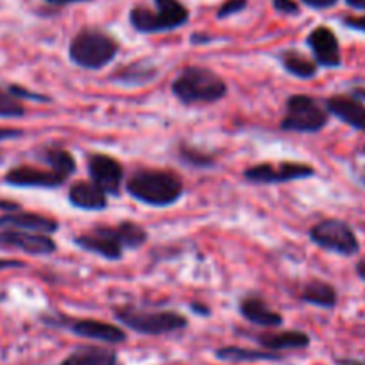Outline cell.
I'll return each instance as SVG.
<instances>
[{
  "mask_svg": "<svg viewBox=\"0 0 365 365\" xmlns=\"http://www.w3.org/2000/svg\"><path fill=\"white\" fill-rule=\"evenodd\" d=\"M4 182L8 187L15 188H43V190H54L65 185V179L59 178L51 168L31 167V165H19L9 168L4 174Z\"/></svg>",
  "mask_w": 365,
  "mask_h": 365,
  "instance_id": "13",
  "label": "cell"
},
{
  "mask_svg": "<svg viewBox=\"0 0 365 365\" xmlns=\"http://www.w3.org/2000/svg\"><path fill=\"white\" fill-rule=\"evenodd\" d=\"M188 307H190V310L194 312L195 315H199V317H210V315H212V308H210L208 304L201 303V301H194V303H190Z\"/></svg>",
  "mask_w": 365,
  "mask_h": 365,
  "instance_id": "34",
  "label": "cell"
},
{
  "mask_svg": "<svg viewBox=\"0 0 365 365\" xmlns=\"http://www.w3.org/2000/svg\"><path fill=\"white\" fill-rule=\"evenodd\" d=\"M349 96H353L354 99L365 103V84H358V86H353L349 91Z\"/></svg>",
  "mask_w": 365,
  "mask_h": 365,
  "instance_id": "40",
  "label": "cell"
},
{
  "mask_svg": "<svg viewBox=\"0 0 365 365\" xmlns=\"http://www.w3.org/2000/svg\"><path fill=\"white\" fill-rule=\"evenodd\" d=\"M115 230H117L118 240L122 242L125 251L142 247L149 240V233H147L145 227L135 220H122V222L115 224Z\"/></svg>",
  "mask_w": 365,
  "mask_h": 365,
  "instance_id": "27",
  "label": "cell"
},
{
  "mask_svg": "<svg viewBox=\"0 0 365 365\" xmlns=\"http://www.w3.org/2000/svg\"><path fill=\"white\" fill-rule=\"evenodd\" d=\"M262 349L283 353V351L307 349L312 344V336L301 329H285V331H263L252 335Z\"/></svg>",
  "mask_w": 365,
  "mask_h": 365,
  "instance_id": "18",
  "label": "cell"
},
{
  "mask_svg": "<svg viewBox=\"0 0 365 365\" xmlns=\"http://www.w3.org/2000/svg\"><path fill=\"white\" fill-rule=\"evenodd\" d=\"M215 358L230 364H245V361H282L285 354L267 349H252V347L224 346L215 349Z\"/></svg>",
  "mask_w": 365,
  "mask_h": 365,
  "instance_id": "23",
  "label": "cell"
},
{
  "mask_svg": "<svg viewBox=\"0 0 365 365\" xmlns=\"http://www.w3.org/2000/svg\"><path fill=\"white\" fill-rule=\"evenodd\" d=\"M120 43L99 27H83L70 40L68 59L83 70H103L117 58Z\"/></svg>",
  "mask_w": 365,
  "mask_h": 365,
  "instance_id": "3",
  "label": "cell"
},
{
  "mask_svg": "<svg viewBox=\"0 0 365 365\" xmlns=\"http://www.w3.org/2000/svg\"><path fill=\"white\" fill-rule=\"evenodd\" d=\"M59 365H118V353L111 346L83 344L73 347Z\"/></svg>",
  "mask_w": 365,
  "mask_h": 365,
  "instance_id": "21",
  "label": "cell"
},
{
  "mask_svg": "<svg viewBox=\"0 0 365 365\" xmlns=\"http://www.w3.org/2000/svg\"><path fill=\"white\" fill-rule=\"evenodd\" d=\"M324 106L328 113L339 118L340 122L356 131L365 133V104L361 101L354 99L353 96L339 93V96L328 97L324 101Z\"/></svg>",
  "mask_w": 365,
  "mask_h": 365,
  "instance_id": "17",
  "label": "cell"
},
{
  "mask_svg": "<svg viewBox=\"0 0 365 365\" xmlns=\"http://www.w3.org/2000/svg\"><path fill=\"white\" fill-rule=\"evenodd\" d=\"M83 2H88V0H45V4H48L51 8H65V6L83 4Z\"/></svg>",
  "mask_w": 365,
  "mask_h": 365,
  "instance_id": "36",
  "label": "cell"
},
{
  "mask_svg": "<svg viewBox=\"0 0 365 365\" xmlns=\"http://www.w3.org/2000/svg\"><path fill=\"white\" fill-rule=\"evenodd\" d=\"M36 156L38 160L43 161L52 172H56V174H58L59 178L65 179V181L76 174L77 161L70 150L61 149V147L58 145H48V147H43Z\"/></svg>",
  "mask_w": 365,
  "mask_h": 365,
  "instance_id": "24",
  "label": "cell"
},
{
  "mask_svg": "<svg viewBox=\"0 0 365 365\" xmlns=\"http://www.w3.org/2000/svg\"><path fill=\"white\" fill-rule=\"evenodd\" d=\"M278 59L283 70L292 77H297V79H314L319 72V65L315 63V59L307 58L303 52L296 51V48H287V51L279 52Z\"/></svg>",
  "mask_w": 365,
  "mask_h": 365,
  "instance_id": "25",
  "label": "cell"
},
{
  "mask_svg": "<svg viewBox=\"0 0 365 365\" xmlns=\"http://www.w3.org/2000/svg\"><path fill=\"white\" fill-rule=\"evenodd\" d=\"M125 192L135 201L153 208H168L181 201L185 182L163 168H138L125 181Z\"/></svg>",
  "mask_w": 365,
  "mask_h": 365,
  "instance_id": "1",
  "label": "cell"
},
{
  "mask_svg": "<svg viewBox=\"0 0 365 365\" xmlns=\"http://www.w3.org/2000/svg\"><path fill=\"white\" fill-rule=\"evenodd\" d=\"M6 297H8V296H6L4 292H0V303H2V301H6Z\"/></svg>",
  "mask_w": 365,
  "mask_h": 365,
  "instance_id": "44",
  "label": "cell"
},
{
  "mask_svg": "<svg viewBox=\"0 0 365 365\" xmlns=\"http://www.w3.org/2000/svg\"><path fill=\"white\" fill-rule=\"evenodd\" d=\"M315 168L299 161H283V163H258L244 170V179L252 185H282V182L301 181L314 178Z\"/></svg>",
  "mask_w": 365,
  "mask_h": 365,
  "instance_id": "9",
  "label": "cell"
},
{
  "mask_svg": "<svg viewBox=\"0 0 365 365\" xmlns=\"http://www.w3.org/2000/svg\"><path fill=\"white\" fill-rule=\"evenodd\" d=\"M299 299L322 310H333L339 304V292L335 287L322 279H310L299 292Z\"/></svg>",
  "mask_w": 365,
  "mask_h": 365,
  "instance_id": "22",
  "label": "cell"
},
{
  "mask_svg": "<svg viewBox=\"0 0 365 365\" xmlns=\"http://www.w3.org/2000/svg\"><path fill=\"white\" fill-rule=\"evenodd\" d=\"M8 91L11 96H15L16 99H27V101H34V103H51V97L43 96V93H36V91H31L27 88L20 86V84H9Z\"/></svg>",
  "mask_w": 365,
  "mask_h": 365,
  "instance_id": "29",
  "label": "cell"
},
{
  "mask_svg": "<svg viewBox=\"0 0 365 365\" xmlns=\"http://www.w3.org/2000/svg\"><path fill=\"white\" fill-rule=\"evenodd\" d=\"M190 41H192V45H205V43H210V41H212V36H210V34L194 33L190 36Z\"/></svg>",
  "mask_w": 365,
  "mask_h": 365,
  "instance_id": "38",
  "label": "cell"
},
{
  "mask_svg": "<svg viewBox=\"0 0 365 365\" xmlns=\"http://www.w3.org/2000/svg\"><path fill=\"white\" fill-rule=\"evenodd\" d=\"M20 205L15 201H8V199H0V212H6V213H13V212H19Z\"/></svg>",
  "mask_w": 365,
  "mask_h": 365,
  "instance_id": "37",
  "label": "cell"
},
{
  "mask_svg": "<svg viewBox=\"0 0 365 365\" xmlns=\"http://www.w3.org/2000/svg\"><path fill=\"white\" fill-rule=\"evenodd\" d=\"M24 265H26V263L19 262V259H0V270L20 269V267H24Z\"/></svg>",
  "mask_w": 365,
  "mask_h": 365,
  "instance_id": "39",
  "label": "cell"
},
{
  "mask_svg": "<svg viewBox=\"0 0 365 365\" xmlns=\"http://www.w3.org/2000/svg\"><path fill=\"white\" fill-rule=\"evenodd\" d=\"M156 9L135 6L129 11V24L140 34L170 33L187 26L190 11L181 0H154Z\"/></svg>",
  "mask_w": 365,
  "mask_h": 365,
  "instance_id": "4",
  "label": "cell"
},
{
  "mask_svg": "<svg viewBox=\"0 0 365 365\" xmlns=\"http://www.w3.org/2000/svg\"><path fill=\"white\" fill-rule=\"evenodd\" d=\"M308 238L312 244L324 251L335 252L340 256H354L360 252V242L353 227L340 219H324L314 224L308 231Z\"/></svg>",
  "mask_w": 365,
  "mask_h": 365,
  "instance_id": "8",
  "label": "cell"
},
{
  "mask_svg": "<svg viewBox=\"0 0 365 365\" xmlns=\"http://www.w3.org/2000/svg\"><path fill=\"white\" fill-rule=\"evenodd\" d=\"M72 242L83 251L101 256L108 262H120L124 258V245L118 240L115 226L110 224H96L91 230L76 235Z\"/></svg>",
  "mask_w": 365,
  "mask_h": 365,
  "instance_id": "10",
  "label": "cell"
},
{
  "mask_svg": "<svg viewBox=\"0 0 365 365\" xmlns=\"http://www.w3.org/2000/svg\"><path fill=\"white\" fill-rule=\"evenodd\" d=\"M158 76H160V68L153 61L140 59V61H133L128 63V65L118 66L115 72H111L110 81L113 84L133 88L150 84L154 79H158Z\"/></svg>",
  "mask_w": 365,
  "mask_h": 365,
  "instance_id": "20",
  "label": "cell"
},
{
  "mask_svg": "<svg viewBox=\"0 0 365 365\" xmlns=\"http://www.w3.org/2000/svg\"><path fill=\"white\" fill-rule=\"evenodd\" d=\"M41 321L51 328L68 329L70 333L81 336V339L96 340V342L108 344V346H118L128 340V333L120 326L99 321V319H73L56 312L51 315H41Z\"/></svg>",
  "mask_w": 365,
  "mask_h": 365,
  "instance_id": "7",
  "label": "cell"
},
{
  "mask_svg": "<svg viewBox=\"0 0 365 365\" xmlns=\"http://www.w3.org/2000/svg\"><path fill=\"white\" fill-rule=\"evenodd\" d=\"M307 45L314 54L315 63L322 68H339L342 65V51L336 34L326 26H319L307 36Z\"/></svg>",
  "mask_w": 365,
  "mask_h": 365,
  "instance_id": "14",
  "label": "cell"
},
{
  "mask_svg": "<svg viewBox=\"0 0 365 365\" xmlns=\"http://www.w3.org/2000/svg\"><path fill=\"white\" fill-rule=\"evenodd\" d=\"M170 90L175 99L185 106L213 104L227 96V83L208 66L190 65L175 76Z\"/></svg>",
  "mask_w": 365,
  "mask_h": 365,
  "instance_id": "2",
  "label": "cell"
},
{
  "mask_svg": "<svg viewBox=\"0 0 365 365\" xmlns=\"http://www.w3.org/2000/svg\"><path fill=\"white\" fill-rule=\"evenodd\" d=\"M238 314L249 322V324L259 326V328H278L283 324V315L272 310L258 294H247L238 301Z\"/></svg>",
  "mask_w": 365,
  "mask_h": 365,
  "instance_id": "15",
  "label": "cell"
},
{
  "mask_svg": "<svg viewBox=\"0 0 365 365\" xmlns=\"http://www.w3.org/2000/svg\"><path fill=\"white\" fill-rule=\"evenodd\" d=\"M24 135L22 129H13V128H0V142L6 140H16Z\"/></svg>",
  "mask_w": 365,
  "mask_h": 365,
  "instance_id": "35",
  "label": "cell"
},
{
  "mask_svg": "<svg viewBox=\"0 0 365 365\" xmlns=\"http://www.w3.org/2000/svg\"><path fill=\"white\" fill-rule=\"evenodd\" d=\"M58 244L51 235L20 230H0V251H22L31 256H48L56 252Z\"/></svg>",
  "mask_w": 365,
  "mask_h": 365,
  "instance_id": "12",
  "label": "cell"
},
{
  "mask_svg": "<svg viewBox=\"0 0 365 365\" xmlns=\"http://www.w3.org/2000/svg\"><path fill=\"white\" fill-rule=\"evenodd\" d=\"M247 0H226L220 4V8L217 9V19L224 20V19H230V16L238 15V13L244 11L247 8Z\"/></svg>",
  "mask_w": 365,
  "mask_h": 365,
  "instance_id": "30",
  "label": "cell"
},
{
  "mask_svg": "<svg viewBox=\"0 0 365 365\" xmlns=\"http://www.w3.org/2000/svg\"><path fill=\"white\" fill-rule=\"evenodd\" d=\"M272 8L282 15H299L301 6L297 4V0H272Z\"/></svg>",
  "mask_w": 365,
  "mask_h": 365,
  "instance_id": "31",
  "label": "cell"
},
{
  "mask_svg": "<svg viewBox=\"0 0 365 365\" xmlns=\"http://www.w3.org/2000/svg\"><path fill=\"white\" fill-rule=\"evenodd\" d=\"M178 158L187 167L199 168V170H206V168H212L217 165V154L199 149V147L190 145L187 142H181L178 145Z\"/></svg>",
  "mask_w": 365,
  "mask_h": 365,
  "instance_id": "26",
  "label": "cell"
},
{
  "mask_svg": "<svg viewBox=\"0 0 365 365\" xmlns=\"http://www.w3.org/2000/svg\"><path fill=\"white\" fill-rule=\"evenodd\" d=\"M342 26L347 27L351 31H356V33L365 34V15L361 16H344Z\"/></svg>",
  "mask_w": 365,
  "mask_h": 365,
  "instance_id": "32",
  "label": "cell"
},
{
  "mask_svg": "<svg viewBox=\"0 0 365 365\" xmlns=\"http://www.w3.org/2000/svg\"><path fill=\"white\" fill-rule=\"evenodd\" d=\"M0 230H20L33 231V233L54 235L59 231V222L52 217L41 215L34 212H13L0 215Z\"/></svg>",
  "mask_w": 365,
  "mask_h": 365,
  "instance_id": "16",
  "label": "cell"
},
{
  "mask_svg": "<svg viewBox=\"0 0 365 365\" xmlns=\"http://www.w3.org/2000/svg\"><path fill=\"white\" fill-rule=\"evenodd\" d=\"M354 269H356L358 278H360L361 282H365V258L360 259V262L356 263V267H354Z\"/></svg>",
  "mask_w": 365,
  "mask_h": 365,
  "instance_id": "43",
  "label": "cell"
},
{
  "mask_svg": "<svg viewBox=\"0 0 365 365\" xmlns=\"http://www.w3.org/2000/svg\"><path fill=\"white\" fill-rule=\"evenodd\" d=\"M68 202L81 212H103L108 208V195L91 181H76L68 188Z\"/></svg>",
  "mask_w": 365,
  "mask_h": 365,
  "instance_id": "19",
  "label": "cell"
},
{
  "mask_svg": "<svg viewBox=\"0 0 365 365\" xmlns=\"http://www.w3.org/2000/svg\"><path fill=\"white\" fill-rule=\"evenodd\" d=\"M115 319L138 335L160 336L181 331L188 326V319L175 310H145L138 307L115 308Z\"/></svg>",
  "mask_w": 365,
  "mask_h": 365,
  "instance_id": "5",
  "label": "cell"
},
{
  "mask_svg": "<svg viewBox=\"0 0 365 365\" xmlns=\"http://www.w3.org/2000/svg\"><path fill=\"white\" fill-rule=\"evenodd\" d=\"M361 154H364V156H365V147H364V149H361Z\"/></svg>",
  "mask_w": 365,
  "mask_h": 365,
  "instance_id": "45",
  "label": "cell"
},
{
  "mask_svg": "<svg viewBox=\"0 0 365 365\" xmlns=\"http://www.w3.org/2000/svg\"><path fill=\"white\" fill-rule=\"evenodd\" d=\"M346 4L356 11H365V0H346Z\"/></svg>",
  "mask_w": 365,
  "mask_h": 365,
  "instance_id": "42",
  "label": "cell"
},
{
  "mask_svg": "<svg viewBox=\"0 0 365 365\" xmlns=\"http://www.w3.org/2000/svg\"><path fill=\"white\" fill-rule=\"evenodd\" d=\"M335 365H365V360H358V358H339Z\"/></svg>",
  "mask_w": 365,
  "mask_h": 365,
  "instance_id": "41",
  "label": "cell"
},
{
  "mask_svg": "<svg viewBox=\"0 0 365 365\" xmlns=\"http://www.w3.org/2000/svg\"><path fill=\"white\" fill-rule=\"evenodd\" d=\"M88 174L108 197H120L125 172L117 158L106 153H91L88 156Z\"/></svg>",
  "mask_w": 365,
  "mask_h": 365,
  "instance_id": "11",
  "label": "cell"
},
{
  "mask_svg": "<svg viewBox=\"0 0 365 365\" xmlns=\"http://www.w3.org/2000/svg\"><path fill=\"white\" fill-rule=\"evenodd\" d=\"M329 113L322 103L315 97L304 93H294L285 103V117L279 122L283 131L312 135L328 125Z\"/></svg>",
  "mask_w": 365,
  "mask_h": 365,
  "instance_id": "6",
  "label": "cell"
},
{
  "mask_svg": "<svg viewBox=\"0 0 365 365\" xmlns=\"http://www.w3.org/2000/svg\"><path fill=\"white\" fill-rule=\"evenodd\" d=\"M307 8L317 9V11H322V9H329L333 6H336L339 0H301Z\"/></svg>",
  "mask_w": 365,
  "mask_h": 365,
  "instance_id": "33",
  "label": "cell"
},
{
  "mask_svg": "<svg viewBox=\"0 0 365 365\" xmlns=\"http://www.w3.org/2000/svg\"><path fill=\"white\" fill-rule=\"evenodd\" d=\"M26 117V106L8 91L0 88V118H22Z\"/></svg>",
  "mask_w": 365,
  "mask_h": 365,
  "instance_id": "28",
  "label": "cell"
}]
</instances>
